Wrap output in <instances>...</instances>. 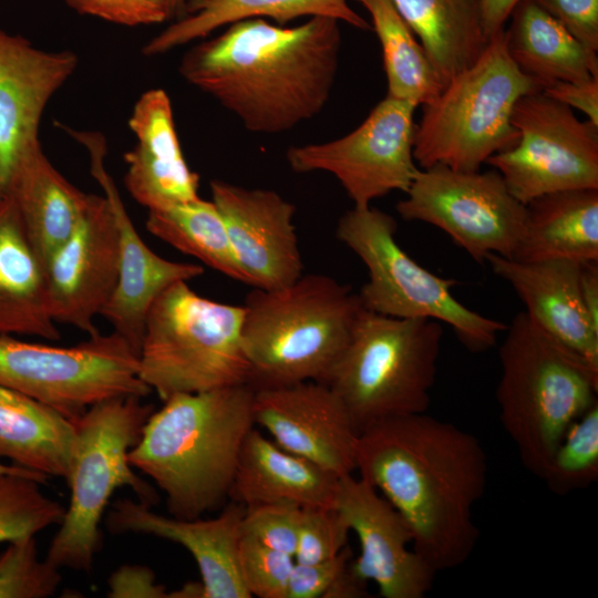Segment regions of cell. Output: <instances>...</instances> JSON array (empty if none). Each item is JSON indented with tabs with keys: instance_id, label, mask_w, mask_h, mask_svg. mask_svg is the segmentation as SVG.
<instances>
[{
	"instance_id": "obj_1",
	"label": "cell",
	"mask_w": 598,
	"mask_h": 598,
	"mask_svg": "<svg viewBox=\"0 0 598 598\" xmlns=\"http://www.w3.org/2000/svg\"><path fill=\"white\" fill-rule=\"evenodd\" d=\"M355 471L403 516L436 573L471 557L488 473L475 435L426 412L386 419L358 434Z\"/></svg>"
},
{
	"instance_id": "obj_2",
	"label": "cell",
	"mask_w": 598,
	"mask_h": 598,
	"mask_svg": "<svg viewBox=\"0 0 598 598\" xmlns=\"http://www.w3.org/2000/svg\"><path fill=\"white\" fill-rule=\"evenodd\" d=\"M339 21L296 25L246 19L183 55L181 75L258 134L292 130L326 106L338 72Z\"/></svg>"
},
{
	"instance_id": "obj_3",
	"label": "cell",
	"mask_w": 598,
	"mask_h": 598,
	"mask_svg": "<svg viewBox=\"0 0 598 598\" xmlns=\"http://www.w3.org/2000/svg\"><path fill=\"white\" fill-rule=\"evenodd\" d=\"M254 396L250 384L176 393L150 415L128 462L164 493L171 516L198 518L229 498Z\"/></svg>"
},
{
	"instance_id": "obj_4",
	"label": "cell",
	"mask_w": 598,
	"mask_h": 598,
	"mask_svg": "<svg viewBox=\"0 0 598 598\" xmlns=\"http://www.w3.org/2000/svg\"><path fill=\"white\" fill-rule=\"evenodd\" d=\"M243 307V346L255 390L323 382L363 309L358 293L322 274L271 290L254 288Z\"/></svg>"
},
{
	"instance_id": "obj_5",
	"label": "cell",
	"mask_w": 598,
	"mask_h": 598,
	"mask_svg": "<svg viewBox=\"0 0 598 598\" xmlns=\"http://www.w3.org/2000/svg\"><path fill=\"white\" fill-rule=\"evenodd\" d=\"M496 401L523 465L542 478L568 427L597 400L598 370L526 312L505 329Z\"/></svg>"
},
{
	"instance_id": "obj_6",
	"label": "cell",
	"mask_w": 598,
	"mask_h": 598,
	"mask_svg": "<svg viewBox=\"0 0 598 598\" xmlns=\"http://www.w3.org/2000/svg\"><path fill=\"white\" fill-rule=\"evenodd\" d=\"M442 326L433 319L362 309L346 349L322 382L342 401L358 434L386 419L426 412Z\"/></svg>"
},
{
	"instance_id": "obj_7",
	"label": "cell",
	"mask_w": 598,
	"mask_h": 598,
	"mask_svg": "<svg viewBox=\"0 0 598 598\" xmlns=\"http://www.w3.org/2000/svg\"><path fill=\"white\" fill-rule=\"evenodd\" d=\"M538 91L537 82L509 58L503 29L471 66L423 105L413 138L415 163L421 168L440 164L480 171L492 155L517 144L514 106L522 96Z\"/></svg>"
},
{
	"instance_id": "obj_8",
	"label": "cell",
	"mask_w": 598,
	"mask_h": 598,
	"mask_svg": "<svg viewBox=\"0 0 598 598\" xmlns=\"http://www.w3.org/2000/svg\"><path fill=\"white\" fill-rule=\"evenodd\" d=\"M244 307L197 295L187 283L168 287L146 317L138 353L140 377L164 401L250 384L241 328Z\"/></svg>"
},
{
	"instance_id": "obj_9",
	"label": "cell",
	"mask_w": 598,
	"mask_h": 598,
	"mask_svg": "<svg viewBox=\"0 0 598 598\" xmlns=\"http://www.w3.org/2000/svg\"><path fill=\"white\" fill-rule=\"evenodd\" d=\"M142 399L137 395L106 399L72 421L76 444L66 481L70 503L45 557L60 569L91 570L102 546L100 524L117 488L128 486L148 506L157 502L155 489L128 462L130 450L155 410Z\"/></svg>"
},
{
	"instance_id": "obj_10",
	"label": "cell",
	"mask_w": 598,
	"mask_h": 598,
	"mask_svg": "<svg viewBox=\"0 0 598 598\" xmlns=\"http://www.w3.org/2000/svg\"><path fill=\"white\" fill-rule=\"evenodd\" d=\"M396 229L391 215L372 206H353L338 221V239L368 269V281L358 292L363 309L445 323L473 352L494 347L507 326L460 302L452 293L457 281L436 276L412 259L398 244Z\"/></svg>"
},
{
	"instance_id": "obj_11",
	"label": "cell",
	"mask_w": 598,
	"mask_h": 598,
	"mask_svg": "<svg viewBox=\"0 0 598 598\" xmlns=\"http://www.w3.org/2000/svg\"><path fill=\"white\" fill-rule=\"evenodd\" d=\"M0 385L30 396L71 421L106 399L152 390L140 377L137 352L120 334L96 332L69 347L0 334Z\"/></svg>"
},
{
	"instance_id": "obj_12",
	"label": "cell",
	"mask_w": 598,
	"mask_h": 598,
	"mask_svg": "<svg viewBox=\"0 0 598 598\" xmlns=\"http://www.w3.org/2000/svg\"><path fill=\"white\" fill-rule=\"evenodd\" d=\"M396 210L404 220L443 230L476 262L512 258L523 235L526 205L497 171L462 172L444 165L420 168Z\"/></svg>"
},
{
	"instance_id": "obj_13",
	"label": "cell",
	"mask_w": 598,
	"mask_h": 598,
	"mask_svg": "<svg viewBox=\"0 0 598 598\" xmlns=\"http://www.w3.org/2000/svg\"><path fill=\"white\" fill-rule=\"evenodd\" d=\"M512 124L517 144L487 159L522 204L546 194L598 189V126L542 91L522 96Z\"/></svg>"
},
{
	"instance_id": "obj_14",
	"label": "cell",
	"mask_w": 598,
	"mask_h": 598,
	"mask_svg": "<svg viewBox=\"0 0 598 598\" xmlns=\"http://www.w3.org/2000/svg\"><path fill=\"white\" fill-rule=\"evenodd\" d=\"M415 107L386 95L349 134L289 147L288 164L296 173L332 174L354 207L371 206L372 200L393 190L406 193L420 169L413 157Z\"/></svg>"
},
{
	"instance_id": "obj_15",
	"label": "cell",
	"mask_w": 598,
	"mask_h": 598,
	"mask_svg": "<svg viewBox=\"0 0 598 598\" xmlns=\"http://www.w3.org/2000/svg\"><path fill=\"white\" fill-rule=\"evenodd\" d=\"M336 508L359 540L360 553L349 563L361 582H373L384 598H424L436 570L413 548L403 516L365 480L339 478Z\"/></svg>"
},
{
	"instance_id": "obj_16",
	"label": "cell",
	"mask_w": 598,
	"mask_h": 598,
	"mask_svg": "<svg viewBox=\"0 0 598 598\" xmlns=\"http://www.w3.org/2000/svg\"><path fill=\"white\" fill-rule=\"evenodd\" d=\"M120 237L109 199L93 194L70 238L45 262L49 309L56 323L89 336L111 298L118 274Z\"/></svg>"
},
{
	"instance_id": "obj_17",
	"label": "cell",
	"mask_w": 598,
	"mask_h": 598,
	"mask_svg": "<svg viewBox=\"0 0 598 598\" xmlns=\"http://www.w3.org/2000/svg\"><path fill=\"white\" fill-rule=\"evenodd\" d=\"M252 414L255 425L286 451L338 477L355 471L358 432L342 401L326 383L257 389Z\"/></svg>"
},
{
	"instance_id": "obj_18",
	"label": "cell",
	"mask_w": 598,
	"mask_h": 598,
	"mask_svg": "<svg viewBox=\"0 0 598 598\" xmlns=\"http://www.w3.org/2000/svg\"><path fill=\"white\" fill-rule=\"evenodd\" d=\"M90 156L91 174L109 199L118 229L120 260L114 291L101 315L140 353L148 311L172 285L204 274L200 265L172 261L155 254L142 239L127 214L112 176L104 166L106 143L99 132L80 142Z\"/></svg>"
},
{
	"instance_id": "obj_19",
	"label": "cell",
	"mask_w": 598,
	"mask_h": 598,
	"mask_svg": "<svg viewBox=\"0 0 598 598\" xmlns=\"http://www.w3.org/2000/svg\"><path fill=\"white\" fill-rule=\"evenodd\" d=\"M235 258L252 288L271 290L296 281L303 264L293 216L296 207L277 192L209 183Z\"/></svg>"
},
{
	"instance_id": "obj_20",
	"label": "cell",
	"mask_w": 598,
	"mask_h": 598,
	"mask_svg": "<svg viewBox=\"0 0 598 598\" xmlns=\"http://www.w3.org/2000/svg\"><path fill=\"white\" fill-rule=\"evenodd\" d=\"M78 65L73 51L43 50L0 29L1 194L22 158L41 144L44 110Z\"/></svg>"
},
{
	"instance_id": "obj_21",
	"label": "cell",
	"mask_w": 598,
	"mask_h": 598,
	"mask_svg": "<svg viewBox=\"0 0 598 598\" xmlns=\"http://www.w3.org/2000/svg\"><path fill=\"white\" fill-rule=\"evenodd\" d=\"M106 516L111 533L153 535L179 544L196 561L203 598H251L239 570L240 523L245 506L230 501L208 519L164 516L130 498L117 499Z\"/></svg>"
},
{
	"instance_id": "obj_22",
	"label": "cell",
	"mask_w": 598,
	"mask_h": 598,
	"mask_svg": "<svg viewBox=\"0 0 598 598\" xmlns=\"http://www.w3.org/2000/svg\"><path fill=\"white\" fill-rule=\"evenodd\" d=\"M128 126L135 144L124 155V185L134 200L153 210L199 198V177L184 157L168 94L162 89L144 92Z\"/></svg>"
},
{
	"instance_id": "obj_23",
	"label": "cell",
	"mask_w": 598,
	"mask_h": 598,
	"mask_svg": "<svg viewBox=\"0 0 598 598\" xmlns=\"http://www.w3.org/2000/svg\"><path fill=\"white\" fill-rule=\"evenodd\" d=\"M485 262L514 289L542 329L598 370V328L581 299V262H527L494 254Z\"/></svg>"
},
{
	"instance_id": "obj_24",
	"label": "cell",
	"mask_w": 598,
	"mask_h": 598,
	"mask_svg": "<svg viewBox=\"0 0 598 598\" xmlns=\"http://www.w3.org/2000/svg\"><path fill=\"white\" fill-rule=\"evenodd\" d=\"M339 478L286 451L254 426L244 441L229 499L245 507L278 503L332 507Z\"/></svg>"
},
{
	"instance_id": "obj_25",
	"label": "cell",
	"mask_w": 598,
	"mask_h": 598,
	"mask_svg": "<svg viewBox=\"0 0 598 598\" xmlns=\"http://www.w3.org/2000/svg\"><path fill=\"white\" fill-rule=\"evenodd\" d=\"M0 334L61 339L49 309L44 262L8 195L0 199Z\"/></svg>"
},
{
	"instance_id": "obj_26",
	"label": "cell",
	"mask_w": 598,
	"mask_h": 598,
	"mask_svg": "<svg viewBox=\"0 0 598 598\" xmlns=\"http://www.w3.org/2000/svg\"><path fill=\"white\" fill-rule=\"evenodd\" d=\"M2 195L14 200L44 267L75 231L93 196L70 183L47 157L41 144L18 164Z\"/></svg>"
},
{
	"instance_id": "obj_27",
	"label": "cell",
	"mask_w": 598,
	"mask_h": 598,
	"mask_svg": "<svg viewBox=\"0 0 598 598\" xmlns=\"http://www.w3.org/2000/svg\"><path fill=\"white\" fill-rule=\"evenodd\" d=\"M513 259L598 261V189L543 195L526 205V221Z\"/></svg>"
},
{
	"instance_id": "obj_28",
	"label": "cell",
	"mask_w": 598,
	"mask_h": 598,
	"mask_svg": "<svg viewBox=\"0 0 598 598\" xmlns=\"http://www.w3.org/2000/svg\"><path fill=\"white\" fill-rule=\"evenodd\" d=\"M504 29L506 50L515 65L542 90L558 81L598 76L597 52L577 40L533 0H520Z\"/></svg>"
},
{
	"instance_id": "obj_29",
	"label": "cell",
	"mask_w": 598,
	"mask_h": 598,
	"mask_svg": "<svg viewBox=\"0 0 598 598\" xmlns=\"http://www.w3.org/2000/svg\"><path fill=\"white\" fill-rule=\"evenodd\" d=\"M303 17H327L361 30L371 29L348 0H188L182 16L152 38L142 51L146 56L159 55L246 19L269 18L286 25Z\"/></svg>"
},
{
	"instance_id": "obj_30",
	"label": "cell",
	"mask_w": 598,
	"mask_h": 598,
	"mask_svg": "<svg viewBox=\"0 0 598 598\" xmlns=\"http://www.w3.org/2000/svg\"><path fill=\"white\" fill-rule=\"evenodd\" d=\"M75 444L74 422L30 396L0 385V460L66 482Z\"/></svg>"
},
{
	"instance_id": "obj_31",
	"label": "cell",
	"mask_w": 598,
	"mask_h": 598,
	"mask_svg": "<svg viewBox=\"0 0 598 598\" xmlns=\"http://www.w3.org/2000/svg\"><path fill=\"white\" fill-rule=\"evenodd\" d=\"M443 87L485 50L480 0H392Z\"/></svg>"
},
{
	"instance_id": "obj_32",
	"label": "cell",
	"mask_w": 598,
	"mask_h": 598,
	"mask_svg": "<svg viewBox=\"0 0 598 598\" xmlns=\"http://www.w3.org/2000/svg\"><path fill=\"white\" fill-rule=\"evenodd\" d=\"M146 229L204 265L250 286L239 267L224 220L213 200L197 198L162 209L148 210Z\"/></svg>"
},
{
	"instance_id": "obj_33",
	"label": "cell",
	"mask_w": 598,
	"mask_h": 598,
	"mask_svg": "<svg viewBox=\"0 0 598 598\" xmlns=\"http://www.w3.org/2000/svg\"><path fill=\"white\" fill-rule=\"evenodd\" d=\"M369 12L382 48L388 96L424 105L443 85L392 0H357Z\"/></svg>"
},
{
	"instance_id": "obj_34",
	"label": "cell",
	"mask_w": 598,
	"mask_h": 598,
	"mask_svg": "<svg viewBox=\"0 0 598 598\" xmlns=\"http://www.w3.org/2000/svg\"><path fill=\"white\" fill-rule=\"evenodd\" d=\"M540 480L557 495L587 488L598 480V402L565 432Z\"/></svg>"
},
{
	"instance_id": "obj_35",
	"label": "cell",
	"mask_w": 598,
	"mask_h": 598,
	"mask_svg": "<svg viewBox=\"0 0 598 598\" xmlns=\"http://www.w3.org/2000/svg\"><path fill=\"white\" fill-rule=\"evenodd\" d=\"M42 483L23 475H0V543L35 536L60 525L65 507L48 497Z\"/></svg>"
},
{
	"instance_id": "obj_36",
	"label": "cell",
	"mask_w": 598,
	"mask_h": 598,
	"mask_svg": "<svg viewBox=\"0 0 598 598\" xmlns=\"http://www.w3.org/2000/svg\"><path fill=\"white\" fill-rule=\"evenodd\" d=\"M61 581L60 568L38 558L34 536L9 542L0 555V598H48Z\"/></svg>"
},
{
	"instance_id": "obj_37",
	"label": "cell",
	"mask_w": 598,
	"mask_h": 598,
	"mask_svg": "<svg viewBox=\"0 0 598 598\" xmlns=\"http://www.w3.org/2000/svg\"><path fill=\"white\" fill-rule=\"evenodd\" d=\"M238 558L241 579L251 597H287L293 556L241 536Z\"/></svg>"
},
{
	"instance_id": "obj_38",
	"label": "cell",
	"mask_w": 598,
	"mask_h": 598,
	"mask_svg": "<svg viewBox=\"0 0 598 598\" xmlns=\"http://www.w3.org/2000/svg\"><path fill=\"white\" fill-rule=\"evenodd\" d=\"M349 533L336 506L301 508L295 561L315 564L334 557L348 545Z\"/></svg>"
},
{
	"instance_id": "obj_39",
	"label": "cell",
	"mask_w": 598,
	"mask_h": 598,
	"mask_svg": "<svg viewBox=\"0 0 598 598\" xmlns=\"http://www.w3.org/2000/svg\"><path fill=\"white\" fill-rule=\"evenodd\" d=\"M301 507L291 504H261L245 507L241 536L268 548L293 556L298 542Z\"/></svg>"
},
{
	"instance_id": "obj_40",
	"label": "cell",
	"mask_w": 598,
	"mask_h": 598,
	"mask_svg": "<svg viewBox=\"0 0 598 598\" xmlns=\"http://www.w3.org/2000/svg\"><path fill=\"white\" fill-rule=\"evenodd\" d=\"M352 557L347 545L330 559L315 564L295 563L286 598H338L351 576L349 563Z\"/></svg>"
},
{
	"instance_id": "obj_41",
	"label": "cell",
	"mask_w": 598,
	"mask_h": 598,
	"mask_svg": "<svg viewBox=\"0 0 598 598\" xmlns=\"http://www.w3.org/2000/svg\"><path fill=\"white\" fill-rule=\"evenodd\" d=\"M588 49L598 51V0H533Z\"/></svg>"
},
{
	"instance_id": "obj_42",
	"label": "cell",
	"mask_w": 598,
	"mask_h": 598,
	"mask_svg": "<svg viewBox=\"0 0 598 598\" xmlns=\"http://www.w3.org/2000/svg\"><path fill=\"white\" fill-rule=\"evenodd\" d=\"M91 16L126 27L156 24L171 19L165 0H94Z\"/></svg>"
},
{
	"instance_id": "obj_43",
	"label": "cell",
	"mask_w": 598,
	"mask_h": 598,
	"mask_svg": "<svg viewBox=\"0 0 598 598\" xmlns=\"http://www.w3.org/2000/svg\"><path fill=\"white\" fill-rule=\"evenodd\" d=\"M168 594L146 566L123 565L109 578L107 597L111 598H167Z\"/></svg>"
},
{
	"instance_id": "obj_44",
	"label": "cell",
	"mask_w": 598,
	"mask_h": 598,
	"mask_svg": "<svg viewBox=\"0 0 598 598\" xmlns=\"http://www.w3.org/2000/svg\"><path fill=\"white\" fill-rule=\"evenodd\" d=\"M542 92L571 110H579L589 122L598 126V76L578 82H554Z\"/></svg>"
},
{
	"instance_id": "obj_45",
	"label": "cell",
	"mask_w": 598,
	"mask_h": 598,
	"mask_svg": "<svg viewBox=\"0 0 598 598\" xmlns=\"http://www.w3.org/2000/svg\"><path fill=\"white\" fill-rule=\"evenodd\" d=\"M520 0H480L482 20L488 39L505 29L512 10Z\"/></svg>"
},
{
	"instance_id": "obj_46",
	"label": "cell",
	"mask_w": 598,
	"mask_h": 598,
	"mask_svg": "<svg viewBox=\"0 0 598 598\" xmlns=\"http://www.w3.org/2000/svg\"><path fill=\"white\" fill-rule=\"evenodd\" d=\"M580 293L590 320L598 328V261L581 264Z\"/></svg>"
},
{
	"instance_id": "obj_47",
	"label": "cell",
	"mask_w": 598,
	"mask_h": 598,
	"mask_svg": "<svg viewBox=\"0 0 598 598\" xmlns=\"http://www.w3.org/2000/svg\"><path fill=\"white\" fill-rule=\"evenodd\" d=\"M2 474L23 475V476L31 477V478L40 482V483H45L47 480H48L47 476H44L42 474H39L37 472L27 470V468L21 467V466H17L14 464H4V463L0 462V475H2Z\"/></svg>"
},
{
	"instance_id": "obj_48",
	"label": "cell",
	"mask_w": 598,
	"mask_h": 598,
	"mask_svg": "<svg viewBox=\"0 0 598 598\" xmlns=\"http://www.w3.org/2000/svg\"><path fill=\"white\" fill-rule=\"evenodd\" d=\"M171 598H203L202 582L185 584L181 589L168 594Z\"/></svg>"
},
{
	"instance_id": "obj_49",
	"label": "cell",
	"mask_w": 598,
	"mask_h": 598,
	"mask_svg": "<svg viewBox=\"0 0 598 598\" xmlns=\"http://www.w3.org/2000/svg\"><path fill=\"white\" fill-rule=\"evenodd\" d=\"M62 1L76 13L91 16L94 0H62Z\"/></svg>"
},
{
	"instance_id": "obj_50",
	"label": "cell",
	"mask_w": 598,
	"mask_h": 598,
	"mask_svg": "<svg viewBox=\"0 0 598 598\" xmlns=\"http://www.w3.org/2000/svg\"><path fill=\"white\" fill-rule=\"evenodd\" d=\"M165 1L169 10L171 18H173L175 16L176 17L182 16L185 4L188 0H165Z\"/></svg>"
},
{
	"instance_id": "obj_51",
	"label": "cell",
	"mask_w": 598,
	"mask_h": 598,
	"mask_svg": "<svg viewBox=\"0 0 598 598\" xmlns=\"http://www.w3.org/2000/svg\"><path fill=\"white\" fill-rule=\"evenodd\" d=\"M1 197H2V194L0 193V199H1Z\"/></svg>"
}]
</instances>
